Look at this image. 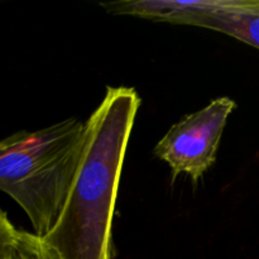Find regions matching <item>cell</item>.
<instances>
[{"label":"cell","mask_w":259,"mask_h":259,"mask_svg":"<svg viewBox=\"0 0 259 259\" xmlns=\"http://www.w3.org/2000/svg\"><path fill=\"white\" fill-rule=\"evenodd\" d=\"M85 142L86 123L71 118L37 132H17L0 143V189L24 210L39 238L62 211Z\"/></svg>","instance_id":"7a4b0ae2"},{"label":"cell","mask_w":259,"mask_h":259,"mask_svg":"<svg viewBox=\"0 0 259 259\" xmlns=\"http://www.w3.org/2000/svg\"><path fill=\"white\" fill-rule=\"evenodd\" d=\"M237 104L228 96L184 116L159 139L153 153L166 162L174 177L186 175L195 184L217 161L218 148Z\"/></svg>","instance_id":"3957f363"},{"label":"cell","mask_w":259,"mask_h":259,"mask_svg":"<svg viewBox=\"0 0 259 259\" xmlns=\"http://www.w3.org/2000/svg\"><path fill=\"white\" fill-rule=\"evenodd\" d=\"M176 24L217 30L259 50V0L187 2Z\"/></svg>","instance_id":"277c9868"},{"label":"cell","mask_w":259,"mask_h":259,"mask_svg":"<svg viewBox=\"0 0 259 259\" xmlns=\"http://www.w3.org/2000/svg\"><path fill=\"white\" fill-rule=\"evenodd\" d=\"M0 259H51L42 239L34 233L18 228L8 214L0 218Z\"/></svg>","instance_id":"5b68a950"},{"label":"cell","mask_w":259,"mask_h":259,"mask_svg":"<svg viewBox=\"0 0 259 259\" xmlns=\"http://www.w3.org/2000/svg\"><path fill=\"white\" fill-rule=\"evenodd\" d=\"M141 98L108 88L86 121L82 158L55 227L40 238L51 259H113V218Z\"/></svg>","instance_id":"6da1fadb"}]
</instances>
